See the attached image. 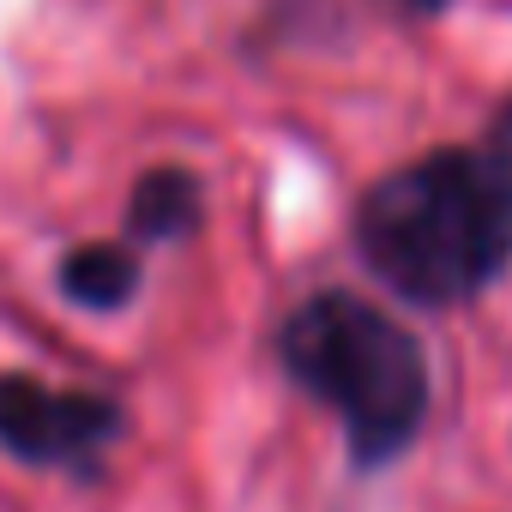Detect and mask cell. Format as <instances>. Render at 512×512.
Returning <instances> with one entry per match:
<instances>
[{"label": "cell", "mask_w": 512, "mask_h": 512, "mask_svg": "<svg viewBox=\"0 0 512 512\" xmlns=\"http://www.w3.org/2000/svg\"><path fill=\"white\" fill-rule=\"evenodd\" d=\"M404 7H416V13H434V7H446V0H404Z\"/></svg>", "instance_id": "obj_6"}, {"label": "cell", "mask_w": 512, "mask_h": 512, "mask_svg": "<svg viewBox=\"0 0 512 512\" xmlns=\"http://www.w3.org/2000/svg\"><path fill=\"white\" fill-rule=\"evenodd\" d=\"M356 247L380 284L428 308L488 290L512 260V103L476 145L392 169L356 211Z\"/></svg>", "instance_id": "obj_1"}, {"label": "cell", "mask_w": 512, "mask_h": 512, "mask_svg": "<svg viewBox=\"0 0 512 512\" xmlns=\"http://www.w3.org/2000/svg\"><path fill=\"white\" fill-rule=\"evenodd\" d=\"M127 223L139 241H169V235H187L199 223V181L187 169H151L139 187H133V205H127Z\"/></svg>", "instance_id": "obj_5"}, {"label": "cell", "mask_w": 512, "mask_h": 512, "mask_svg": "<svg viewBox=\"0 0 512 512\" xmlns=\"http://www.w3.org/2000/svg\"><path fill=\"white\" fill-rule=\"evenodd\" d=\"M278 350H284L290 380L344 422L350 458L362 470L392 464L422 434V416H428L422 344L398 320L368 308L362 296L326 290L302 302L284 320Z\"/></svg>", "instance_id": "obj_2"}, {"label": "cell", "mask_w": 512, "mask_h": 512, "mask_svg": "<svg viewBox=\"0 0 512 512\" xmlns=\"http://www.w3.org/2000/svg\"><path fill=\"white\" fill-rule=\"evenodd\" d=\"M61 290H67V302H79V308H91V314H115V308L133 302V290H139V266H133V253H127V247L91 241V247L67 253Z\"/></svg>", "instance_id": "obj_4"}, {"label": "cell", "mask_w": 512, "mask_h": 512, "mask_svg": "<svg viewBox=\"0 0 512 512\" xmlns=\"http://www.w3.org/2000/svg\"><path fill=\"white\" fill-rule=\"evenodd\" d=\"M121 434V410L85 392H55L31 374H0V446L19 464H91Z\"/></svg>", "instance_id": "obj_3"}]
</instances>
